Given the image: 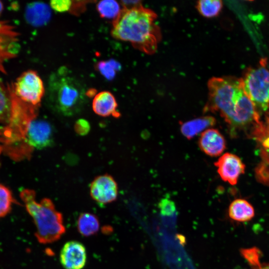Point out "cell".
Segmentation results:
<instances>
[{
	"label": "cell",
	"instance_id": "obj_1",
	"mask_svg": "<svg viewBox=\"0 0 269 269\" xmlns=\"http://www.w3.org/2000/svg\"><path fill=\"white\" fill-rule=\"evenodd\" d=\"M208 99L205 112H218L232 132L253 126L260 115L246 94L241 78L212 77L208 82Z\"/></svg>",
	"mask_w": 269,
	"mask_h": 269
},
{
	"label": "cell",
	"instance_id": "obj_2",
	"mask_svg": "<svg viewBox=\"0 0 269 269\" xmlns=\"http://www.w3.org/2000/svg\"><path fill=\"white\" fill-rule=\"evenodd\" d=\"M156 18L153 10L140 4L124 8L114 21L112 35L116 39L130 42L142 52L153 54L161 37Z\"/></svg>",
	"mask_w": 269,
	"mask_h": 269
},
{
	"label": "cell",
	"instance_id": "obj_3",
	"mask_svg": "<svg viewBox=\"0 0 269 269\" xmlns=\"http://www.w3.org/2000/svg\"><path fill=\"white\" fill-rule=\"evenodd\" d=\"M87 93L81 82L66 67H62L50 76L46 98L53 110L70 117L82 111L87 102Z\"/></svg>",
	"mask_w": 269,
	"mask_h": 269
},
{
	"label": "cell",
	"instance_id": "obj_4",
	"mask_svg": "<svg viewBox=\"0 0 269 269\" xmlns=\"http://www.w3.org/2000/svg\"><path fill=\"white\" fill-rule=\"evenodd\" d=\"M11 107L9 121L0 129V141L4 146L11 147L8 154L14 151L12 156L19 158L29 156L31 147L25 142V137L30 123L35 119L36 108L25 103L14 94L11 85L8 84Z\"/></svg>",
	"mask_w": 269,
	"mask_h": 269
},
{
	"label": "cell",
	"instance_id": "obj_5",
	"mask_svg": "<svg viewBox=\"0 0 269 269\" xmlns=\"http://www.w3.org/2000/svg\"><path fill=\"white\" fill-rule=\"evenodd\" d=\"M20 197L33 220L38 241L47 244L59 240L65 232V228L62 215L56 210L53 202L47 198L37 202L35 191L29 189H22Z\"/></svg>",
	"mask_w": 269,
	"mask_h": 269
},
{
	"label": "cell",
	"instance_id": "obj_6",
	"mask_svg": "<svg viewBox=\"0 0 269 269\" xmlns=\"http://www.w3.org/2000/svg\"><path fill=\"white\" fill-rule=\"evenodd\" d=\"M262 59L257 66L249 68L241 78L244 91L260 114L269 109V68Z\"/></svg>",
	"mask_w": 269,
	"mask_h": 269
},
{
	"label": "cell",
	"instance_id": "obj_7",
	"mask_svg": "<svg viewBox=\"0 0 269 269\" xmlns=\"http://www.w3.org/2000/svg\"><path fill=\"white\" fill-rule=\"evenodd\" d=\"M11 86L16 96L34 106L38 107L45 93L42 79L37 72L32 70L23 72Z\"/></svg>",
	"mask_w": 269,
	"mask_h": 269
},
{
	"label": "cell",
	"instance_id": "obj_8",
	"mask_svg": "<svg viewBox=\"0 0 269 269\" xmlns=\"http://www.w3.org/2000/svg\"><path fill=\"white\" fill-rule=\"evenodd\" d=\"M91 197L99 205L103 206L115 201L118 195V185L110 175L106 174L97 176L91 183Z\"/></svg>",
	"mask_w": 269,
	"mask_h": 269
},
{
	"label": "cell",
	"instance_id": "obj_9",
	"mask_svg": "<svg viewBox=\"0 0 269 269\" xmlns=\"http://www.w3.org/2000/svg\"><path fill=\"white\" fill-rule=\"evenodd\" d=\"M26 143L31 148L43 149L53 142V130L47 121L33 119L29 124L25 137Z\"/></svg>",
	"mask_w": 269,
	"mask_h": 269
},
{
	"label": "cell",
	"instance_id": "obj_10",
	"mask_svg": "<svg viewBox=\"0 0 269 269\" xmlns=\"http://www.w3.org/2000/svg\"><path fill=\"white\" fill-rule=\"evenodd\" d=\"M221 178L225 182L234 185L239 177L245 172V165L237 155L225 153L214 163Z\"/></svg>",
	"mask_w": 269,
	"mask_h": 269
},
{
	"label": "cell",
	"instance_id": "obj_11",
	"mask_svg": "<svg viewBox=\"0 0 269 269\" xmlns=\"http://www.w3.org/2000/svg\"><path fill=\"white\" fill-rule=\"evenodd\" d=\"M86 261L85 247L79 242L69 241L64 245L60 251V261L65 269H82Z\"/></svg>",
	"mask_w": 269,
	"mask_h": 269
},
{
	"label": "cell",
	"instance_id": "obj_12",
	"mask_svg": "<svg viewBox=\"0 0 269 269\" xmlns=\"http://www.w3.org/2000/svg\"><path fill=\"white\" fill-rule=\"evenodd\" d=\"M18 33L14 27L6 21H0V71L4 72L3 64L5 60L13 57L18 52Z\"/></svg>",
	"mask_w": 269,
	"mask_h": 269
},
{
	"label": "cell",
	"instance_id": "obj_13",
	"mask_svg": "<svg viewBox=\"0 0 269 269\" xmlns=\"http://www.w3.org/2000/svg\"><path fill=\"white\" fill-rule=\"evenodd\" d=\"M198 143L201 150L212 157L221 155L226 147L224 136L218 130L213 128L208 129L203 132Z\"/></svg>",
	"mask_w": 269,
	"mask_h": 269
},
{
	"label": "cell",
	"instance_id": "obj_14",
	"mask_svg": "<svg viewBox=\"0 0 269 269\" xmlns=\"http://www.w3.org/2000/svg\"><path fill=\"white\" fill-rule=\"evenodd\" d=\"M251 134L264 162L269 165V112H266L264 120L253 126Z\"/></svg>",
	"mask_w": 269,
	"mask_h": 269
},
{
	"label": "cell",
	"instance_id": "obj_15",
	"mask_svg": "<svg viewBox=\"0 0 269 269\" xmlns=\"http://www.w3.org/2000/svg\"><path fill=\"white\" fill-rule=\"evenodd\" d=\"M92 106L93 111L100 116L118 118L120 116L117 110L116 99L109 91H104L97 94L93 98Z\"/></svg>",
	"mask_w": 269,
	"mask_h": 269
},
{
	"label": "cell",
	"instance_id": "obj_16",
	"mask_svg": "<svg viewBox=\"0 0 269 269\" xmlns=\"http://www.w3.org/2000/svg\"><path fill=\"white\" fill-rule=\"evenodd\" d=\"M50 15L49 6L41 2H33L28 4L24 11L26 22L35 27L45 24L49 20Z\"/></svg>",
	"mask_w": 269,
	"mask_h": 269
},
{
	"label": "cell",
	"instance_id": "obj_17",
	"mask_svg": "<svg viewBox=\"0 0 269 269\" xmlns=\"http://www.w3.org/2000/svg\"><path fill=\"white\" fill-rule=\"evenodd\" d=\"M216 119L212 116H203L181 123L180 130L182 134L188 139H191L208 128L214 126Z\"/></svg>",
	"mask_w": 269,
	"mask_h": 269
},
{
	"label": "cell",
	"instance_id": "obj_18",
	"mask_svg": "<svg viewBox=\"0 0 269 269\" xmlns=\"http://www.w3.org/2000/svg\"><path fill=\"white\" fill-rule=\"evenodd\" d=\"M228 215L231 219L235 221L247 222L254 218L255 210L247 200L238 198L233 200L230 204Z\"/></svg>",
	"mask_w": 269,
	"mask_h": 269
},
{
	"label": "cell",
	"instance_id": "obj_19",
	"mask_svg": "<svg viewBox=\"0 0 269 269\" xmlns=\"http://www.w3.org/2000/svg\"><path fill=\"white\" fill-rule=\"evenodd\" d=\"M77 227L81 235L89 237L98 232L100 222L96 215L88 212L82 213L78 217Z\"/></svg>",
	"mask_w": 269,
	"mask_h": 269
},
{
	"label": "cell",
	"instance_id": "obj_20",
	"mask_svg": "<svg viewBox=\"0 0 269 269\" xmlns=\"http://www.w3.org/2000/svg\"><path fill=\"white\" fill-rule=\"evenodd\" d=\"M11 101L8 84L7 86L0 77V125L8 123L11 113Z\"/></svg>",
	"mask_w": 269,
	"mask_h": 269
},
{
	"label": "cell",
	"instance_id": "obj_21",
	"mask_svg": "<svg viewBox=\"0 0 269 269\" xmlns=\"http://www.w3.org/2000/svg\"><path fill=\"white\" fill-rule=\"evenodd\" d=\"M223 7V2L219 0H201L197 2V8L200 14L205 17L217 16Z\"/></svg>",
	"mask_w": 269,
	"mask_h": 269
},
{
	"label": "cell",
	"instance_id": "obj_22",
	"mask_svg": "<svg viewBox=\"0 0 269 269\" xmlns=\"http://www.w3.org/2000/svg\"><path fill=\"white\" fill-rule=\"evenodd\" d=\"M97 9L102 17L114 20L118 17L122 11L120 4L113 0L99 1L97 4Z\"/></svg>",
	"mask_w": 269,
	"mask_h": 269
},
{
	"label": "cell",
	"instance_id": "obj_23",
	"mask_svg": "<svg viewBox=\"0 0 269 269\" xmlns=\"http://www.w3.org/2000/svg\"><path fill=\"white\" fill-rule=\"evenodd\" d=\"M13 203L17 202L10 190L0 183V218L5 216L10 212Z\"/></svg>",
	"mask_w": 269,
	"mask_h": 269
},
{
	"label": "cell",
	"instance_id": "obj_24",
	"mask_svg": "<svg viewBox=\"0 0 269 269\" xmlns=\"http://www.w3.org/2000/svg\"><path fill=\"white\" fill-rule=\"evenodd\" d=\"M120 64L114 60L102 61L97 64V68L101 74L106 79L111 80L120 69Z\"/></svg>",
	"mask_w": 269,
	"mask_h": 269
},
{
	"label": "cell",
	"instance_id": "obj_25",
	"mask_svg": "<svg viewBox=\"0 0 269 269\" xmlns=\"http://www.w3.org/2000/svg\"><path fill=\"white\" fill-rule=\"evenodd\" d=\"M257 180L262 184L269 186V165L265 162L259 163L255 170Z\"/></svg>",
	"mask_w": 269,
	"mask_h": 269
},
{
	"label": "cell",
	"instance_id": "obj_26",
	"mask_svg": "<svg viewBox=\"0 0 269 269\" xmlns=\"http://www.w3.org/2000/svg\"><path fill=\"white\" fill-rule=\"evenodd\" d=\"M158 207L161 215L164 216H172L176 211L174 202L166 198L160 200L158 203Z\"/></svg>",
	"mask_w": 269,
	"mask_h": 269
},
{
	"label": "cell",
	"instance_id": "obj_27",
	"mask_svg": "<svg viewBox=\"0 0 269 269\" xmlns=\"http://www.w3.org/2000/svg\"><path fill=\"white\" fill-rule=\"evenodd\" d=\"M242 254L253 267L261 264L260 262V254L257 248L245 249L242 251Z\"/></svg>",
	"mask_w": 269,
	"mask_h": 269
},
{
	"label": "cell",
	"instance_id": "obj_28",
	"mask_svg": "<svg viewBox=\"0 0 269 269\" xmlns=\"http://www.w3.org/2000/svg\"><path fill=\"white\" fill-rule=\"evenodd\" d=\"M51 7L58 12H65L72 6V1L68 0H54L50 2Z\"/></svg>",
	"mask_w": 269,
	"mask_h": 269
},
{
	"label": "cell",
	"instance_id": "obj_29",
	"mask_svg": "<svg viewBox=\"0 0 269 269\" xmlns=\"http://www.w3.org/2000/svg\"><path fill=\"white\" fill-rule=\"evenodd\" d=\"M74 129L78 134L84 135L90 131V125L87 120L79 119L75 124Z\"/></svg>",
	"mask_w": 269,
	"mask_h": 269
},
{
	"label": "cell",
	"instance_id": "obj_30",
	"mask_svg": "<svg viewBox=\"0 0 269 269\" xmlns=\"http://www.w3.org/2000/svg\"><path fill=\"white\" fill-rule=\"evenodd\" d=\"M253 269H269V264H261L254 267Z\"/></svg>",
	"mask_w": 269,
	"mask_h": 269
},
{
	"label": "cell",
	"instance_id": "obj_31",
	"mask_svg": "<svg viewBox=\"0 0 269 269\" xmlns=\"http://www.w3.org/2000/svg\"><path fill=\"white\" fill-rule=\"evenodd\" d=\"M3 8H4L3 4L2 3V2L0 1V15L2 13V12L3 10Z\"/></svg>",
	"mask_w": 269,
	"mask_h": 269
},
{
	"label": "cell",
	"instance_id": "obj_32",
	"mask_svg": "<svg viewBox=\"0 0 269 269\" xmlns=\"http://www.w3.org/2000/svg\"><path fill=\"white\" fill-rule=\"evenodd\" d=\"M3 150V148L2 145H0V155Z\"/></svg>",
	"mask_w": 269,
	"mask_h": 269
}]
</instances>
